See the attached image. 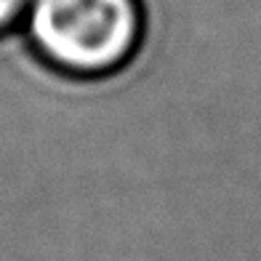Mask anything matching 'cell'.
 Segmentation results:
<instances>
[{
    "label": "cell",
    "mask_w": 261,
    "mask_h": 261,
    "mask_svg": "<svg viewBox=\"0 0 261 261\" xmlns=\"http://www.w3.org/2000/svg\"><path fill=\"white\" fill-rule=\"evenodd\" d=\"M30 6L32 0H0V32L8 30Z\"/></svg>",
    "instance_id": "2"
},
{
    "label": "cell",
    "mask_w": 261,
    "mask_h": 261,
    "mask_svg": "<svg viewBox=\"0 0 261 261\" xmlns=\"http://www.w3.org/2000/svg\"><path fill=\"white\" fill-rule=\"evenodd\" d=\"M32 43L62 72L93 80L123 69L144 40L141 0H32Z\"/></svg>",
    "instance_id": "1"
}]
</instances>
